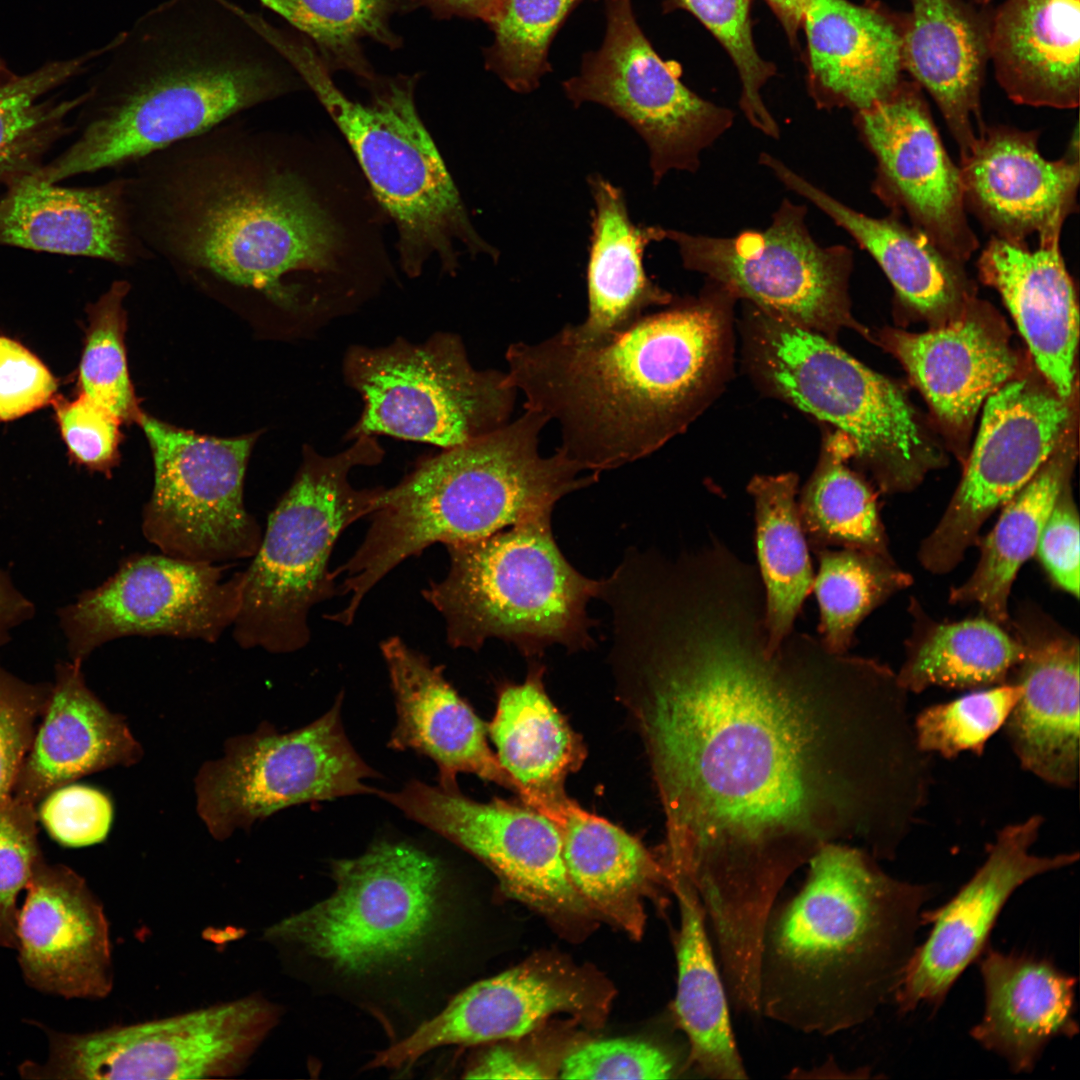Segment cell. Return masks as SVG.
I'll return each mask as SVG.
<instances>
[{
  "label": "cell",
  "mask_w": 1080,
  "mask_h": 1080,
  "mask_svg": "<svg viewBox=\"0 0 1080 1080\" xmlns=\"http://www.w3.org/2000/svg\"><path fill=\"white\" fill-rule=\"evenodd\" d=\"M764 610L754 567L715 562L657 583L613 623L618 697L665 815L661 863L727 936L759 933L827 844L894 858L931 778L896 673L806 633L770 650Z\"/></svg>",
  "instance_id": "cell-1"
},
{
  "label": "cell",
  "mask_w": 1080,
  "mask_h": 1080,
  "mask_svg": "<svg viewBox=\"0 0 1080 1080\" xmlns=\"http://www.w3.org/2000/svg\"><path fill=\"white\" fill-rule=\"evenodd\" d=\"M232 120L129 166L131 226L148 257L290 308L341 232L281 140Z\"/></svg>",
  "instance_id": "cell-2"
},
{
  "label": "cell",
  "mask_w": 1080,
  "mask_h": 1080,
  "mask_svg": "<svg viewBox=\"0 0 1080 1080\" xmlns=\"http://www.w3.org/2000/svg\"><path fill=\"white\" fill-rule=\"evenodd\" d=\"M111 41L80 135L39 179L128 167L291 90L288 61L231 0H164Z\"/></svg>",
  "instance_id": "cell-3"
},
{
  "label": "cell",
  "mask_w": 1080,
  "mask_h": 1080,
  "mask_svg": "<svg viewBox=\"0 0 1080 1080\" xmlns=\"http://www.w3.org/2000/svg\"><path fill=\"white\" fill-rule=\"evenodd\" d=\"M696 300L643 315L607 339L565 326L506 351L525 409L560 425L558 450L595 474L641 459L682 432L720 384L734 299L711 281Z\"/></svg>",
  "instance_id": "cell-4"
},
{
  "label": "cell",
  "mask_w": 1080,
  "mask_h": 1080,
  "mask_svg": "<svg viewBox=\"0 0 1080 1080\" xmlns=\"http://www.w3.org/2000/svg\"><path fill=\"white\" fill-rule=\"evenodd\" d=\"M800 890L774 905L759 964V1016L830 1036L893 999L933 888L892 877L865 849L823 846Z\"/></svg>",
  "instance_id": "cell-5"
},
{
  "label": "cell",
  "mask_w": 1080,
  "mask_h": 1080,
  "mask_svg": "<svg viewBox=\"0 0 1080 1080\" xmlns=\"http://www.w3.org/2000/svg\"><path fill=\"white\" fill-rule=\"evenodd\" d=\"M549 419L525 412L501 428L466 444L444 449L419 463L397 485L383 488L365 537L335 570L344 574L338 594L349 596L340 610L353 620L365 596L390 571L429 546L470 542L552 513L565 495L598 475L584 471L560 450L539 452Z\"/></svg>",
  "instance_id": "cell-6"
},
{
  "label": "cell",
  "mask_w": 1080,
  "mask_h": 1080,
  "mask_svg": "<svg viewBox=\"0 0 1080 1080\" xmlns=\"http://www.w3.org/2000/svg\"><path fill=\"white\" fill-rule=\"evenodd\" d=\"M552 513L490 536L446 545L447 574L422 590L443 617L452 648L477 651L488 639L513 644L524 656L558 644L592 646L587 605L602 580L578 572L559 549Z\"/></svg>",
  "instance_id": "cell-7"
},
{
  "label": "cell",
  "mask_w": 1080,
  "mask_h": 1080,
  "mask_svg": "<svg viewBox=\"0 0 1080 1080\" xmlns=\"http://www.w3.org/2000/svg\"><path fill=\"white\" fill-rule=\"evenodd\" d=\"M384 452L372 435L323 456L305 448L296 476L269 514L261 542L242 571L238 613L232 625L241 648L291 653L310 641L311 609L338 594L329 567L341 534L371 515L383 488L356 489L357 466L378 464Z\"/></svg>",
  "instance_id": "cell-8"
},
{
  "label": "cell",
  "mask_w": 1080,
  "mask_h": 1080,
  "mask_svg": "<svg viewBox=\"0 0 1080 1080\" xmlns=\"http://www.w3.org/2000/svg\"><path fill=\"white\" fill-rule=\"evenodd\" d=\"M278 48L312 89L352 147L371 187L399 234L401 262L409 275L437 255L457 265L456 241L472 254L498 251L474 229L459 192L414 104L412 89L393 84L370 105L347 98L318 55L288 36Z\"/></svg>",
  "instance_id": "cell-9"
},
{
  "label": "cell",
  "mask_w": 1080,
  "mask_h": 1080,
  "mask_svg": "<svg viewBox=\"0 0 1080 1080\" xmlns=\"http://www.w3.org/2000/svg\"><path fill=\"white\" fill-rule=\"evenodd\" d=\"M334 893L263 934L336 973L372 978L417 964L448 928L449 901L439 862L406 843L382 841L334 862Z\"/></svg>",
  "instance_id": "cell-10"
},
{
  "label": "cell",
  "mask_w": 1080,
  "mask_h": 1080,
  "mask_svg": "<svg viewBox=\"0 0 1080 1080\" xmlns=\"http://www.w3.org/2000/svg\"><path fill=\"white\" fill-rule=\"evenodd\" d=\"M753 368L770 390L839 429L853 454L887 489L919 480L927 457L902 391L832 341L756 309L749 336Z\"/></svg>",
  "instance_id": "cell-11"
},
{
  "label": "cell",
  "mask_w": 1080,
  "mask_h": 1080,
  "mask_svg": "<svg viewBox=\"0 0 1080 1080\" xmlns=\"http://www.w3.org/2000/svg\"><path fill=\"white\" fill-rule=\"evenodd\" d=\"M348 383L364 400L350 435L385 434L444 449L509 422L517 390L496 370H476L461 339L438 333L420 344L354 346L344 360Z\"/></svg>",
  "instance_id": "cell-12"
},
{
  "label": "cell",
  "mask_w": 1080,
  "mask_h": 1080,
  "mask_svg": "<svg viewBox=\"0 0 1080 1080\" xmlns=\"http://www.w3.org/2000/svg\"><path fill=\"white\" fill-rule=\"evenodd\" d=\"M260 994L174 1016L85 1033L43 1028L44 1062L24 1061V1079H205L243 1072L280 1020Z\"/></svg>",
  "instance_id": "cell-13"
},
{
  "label": "cell",
  "mask_w": 1080,
  "mask_h": 1080,
  "mask_svg": "<svg viewBox=\"0 0 1080 1080\" xmlns=\"http://www.w3.org/2000/svg\"><path fill=\"white\" fill-rule=\"evenodd\" d=\"M806 213L804 205L784 199L764 229L714 237L663 228L662 237L676 245L686 269L766 314L831 339L854 326L848 295L853 255L843 245H820Z\"/></svg>",
  "instance_id": "cell-14"
},
{
  "label": "cell",
  "mask_w": 1080,
  "mask_h": 1080,
  "mask_svg": "<svg viewBox=\"0 0 1080 1080\" xmlns=\"http://www.w3.org/2000/svg\"><path fill=\"white\" fill-rule=\"evenodd\" d=\"M341 701L339 695L321 718L289 733L263 723L232 737L220 758L202 765L195 778L196 807L215 839L292 805L377 793L364 783L376 772L345 735Z\"/></svg>",
  "instance_id": "cell-15"
},
{
  "label": "cell",
  "mask_w": 1080,
  "mask_h": 1080,
  "mask_svg": "<svg viewBox=\"0 0 1080 1080\" xmlns=\"http://www.w3.org/2000/svg\"><path fill=\"white\" fill-rule=\"evenodd\" d=\"M137 423L154 461L153 489L142 511L144 537L161 553L189 561L250 559L263 532L243 499L256 436L199 435L144 413Z\"/></svg>",
  "instance_id": "cell-16"
},
{
  "label": "cell",
  "mask_w": 1080,
  "mask_h": 1080,
  "mask_svg": "<svg viewBox=\"0 0 1080 1080\" xmlns=\"http://www.w3.org/2000/svg\"><path fill=\"white\" fill-rule=\"evenodd\" d=\"M601 47L585 55L580 73L563 83L575 106L593 102L625 120L649 151L653 184L672 170L695 172L700 155L733 123L731 110L688 89L640 29L631 0H607Z\"/></svg>",
  "instance_id": "cell-17"
},
{
  "label": "cell",
  "mask_w": 1080,
  "mask_h": 1080,
  "mask_svg": "<svg viewBox=\"0 0 1080 1080\" xmlns=\"http://www.w3.org/2000/svg\"><path fill=\"white\" fill-rule=\"evenodd\" d=\"M242 571L160 554H132L98 587L61 610L72 661L127 636L214 643L238 613Z\"/></svg>",
  "instance_id": "cell-18"
},
{
  "label": "cell",
  "mask_w": 1080,
  "mask_h": 1080,
  "mask_svg": "<svg viewBox=\"0 0 1080 1080\" xmlns=\"http://www.w3.org/2000/svg\"><path fill=\"white\" fill-rule=\"evenodd\" d=\"M377 794L407 817L484 862L503 891L558 922L593 914L570 882L556 824L531 807L479 803L459 791L418 780Z\"/></svg>",
  "instance_id": "cell-19"
},
{
  "label": "cell",
  "mask_w": 1080,
  "mask_h": 1080,
  "mask_svg": "<svg viewBox=\"0 0 1080 1080\" xmlns=\"http://www.w3.org/2000/svg\"><path fill=\"white\" fill-rule=\"evenodd\" d=\"M1068 420L1063 398L1025 380L1007 382L986 399L961 483L920 544L927 571L944 574L959 564L987 518L1048 461Z\"/></svg>",
  "instance_id": "cell-20"
},
{
  "label": "cell",
  "mask_w": 1080,
  "mask_h": 1080,
  "mask_svg": "<svg viewBox=\"0 0 1080 1080\" xmlns=\"http://www.w3.org/2000/svg\"><path fill=\"white\" fill-rule=\"evenodd\" d=\"M855 125L876 160L873 193L891 214L906 216L945 253L967 261L979 241L968 222L960 169L920 86L901 80L888 97L856 112Z\"/></svg>",
  "instance_id": "cell-21"
},
{
  "label": "cell",
  "mask_w": 1080,
  "mask_h": 1080,
  "mask_svg": "<svg viewBox=\"0 0 1080 1080\" xmlns=\"http://www.w3.org/2000/svg\"><path fill=\"white\" fill-rule=\"evenodd\" d=\"M1043 822L1041 815H1032L1003 827L988 846L981 866L958 892L942 906L921 912L923 926L932 928L914 948L896 986L893 1000L901 1013L920 1004L938 1007L987 948L1011 895L1027 881L1078 861V852L1032 853Z\"/></svg>",
  "instance_id": "cell-22"
},
{
  "label": "cell",
  "mask_w": 1080,
  "mask_h": 1080,
  "mask_svg": "<svg viewBox=\"0 0 1080 1080\" xmlns=\"http://www.w3.org/2000/svg\"><path fill=\"white\" fill-rule=\"evenodd\" d=\"M605 994L579 969L532 960L468 987L369 1066L399 1069L445 1045L519 1038L559 1013L594 1019L606 1007Z\"/></svg>",
  "instance_id": "cell-23"
},
{
  "label": "cell",
  "mask_w": 1080,
  "mask_h": 1080,
  "mask_svg": "<svg viewBox=\"0 0 1080 1080\" xmlns=\"http://www.w3.org/2000/svg\"><path fill=\"white\" fill-rule=\"evenodd\" d=\"M17 922L18 962L33 989L66 999H102L113 987L104 908L71 868L37 864Z\"/></svg>",
  "instance_id": "cell-24"
},
{
  "label": "cell",
  "mask_w": 1080,
  "mask_h": 1080,
  "mask_svg": "<svg viewBox=\"0 0 1080 1080\" xmlns=\"http://www.w3.org/2000/svg\"><path fill=\"white\" fill-rule=\"evenodd\" d=\"M1037 131L998 125L980 130L960 160L967 211L993 237L1019 245L1060 238L1066 219L1078 211L1079 157L1048 160Z\"/></svg>",
  "instance_id": "cell-25"
},
{
  "label": "cell",
  "mask_w": 1080,
  "mask_h": 1080,
  "mask_svg": "<svg viewBox=\"0 0 1080 1080\" xmlns=\"http://www.w3.org/2000/svg\"><path fill=\"white\" fill-rule=\"evenodd\" d=\"M1023 657L1012 681L1022 693L1004 728L1023 769L1072 788L1079 774V642L1036 608L1013 623Z\"/></svg>",
  "instance_id": "cell-26"
},
{
  "label": "cell",
  "mask_w": 1080,
  "mask_h": 1080,
  "mask_svg": "<svg viewBox=\"0 0 1080 1080\" xmlns=\"http://www.w3.org/2000/svg\"><path fill=\"white\" fill-rule=\"evenodd\" d=\"M35 175L0 196V244L85 256L117 265L148 258L131 226L126 178L61 187Z\"/></svg>",
  "instance_id": "cell-27"
},
{
  "label": "cell",
  "mask_w": 1080,
  "mask_h": 1080,
  "mask_svg": "<svg viewBox=\"0 0 1080 1080\" xmlns=\"http://www.w3.org/2000/svg\"><path fill=\"white\" fill-rule=\"evenodd\" d=\"M380 650L398 715L389 746L434 760L442 788H457L456 775L466 772L515 789L487 744L483 722L446 681L443 666H433L399 636L383 640Z\"/></svg>",
  "instance_id": "cell-28"
},
{
  "label": "cell",
  "mask_w": 1080,
  "mask_h": 1080,
  "mask_svg": "<svg viewBox=\"0 0 1080 1080\" xmlns=\"http://www.w3.org/2000/svg\"><path fill=\"white\" fill-rule=\"evenodd\" d=\"M977 268L1013 316L1033 359L1053 391L1069 398L1074 381L1078 309L1060 238L1036 249L991 236Z\"/></svg>",
  "instance_id": "cell-29"
},
{
  "label": "cell",
  "mask_w": 1080,
  "mask_h": 1080,
  "mask_svg": "<svg viewBox=\"0 0 1080 1080\" xmlns=\"http://www.w3.org/2000/svg\"><path fill=\"white\" fill-rule=\"evenodd\" d=\"M142 755L125 720L87 687L81 663L59 665L12 796L35 805L60 786Z\"/></svg>",
  "instance_id": "cell-30"
},
{
  "label": "cell",
  "mask_w": 1080,
  "mask_h": 1080,
  "mask_svg": "<svg viewBox=\"0 0 1080 1080\" xmlns=\"http://www.w3.org/2000/svg\"><path fill=\"white\" fill-rule=\"evenodd\" d=\"M802 25L810 87L819 106L856 113L888 97L902 80L903 24L883 9L810 0Z\"/></svg>",
  "instance_id": "cell-31"
},
{
  "label": "cell",
  "mask_w": 1080,
  "mask_h": 1080,
  "mask_svg": "<svg viewBox=\"0 0 1080 1080\" xmlns=\"http://www.w3.org/2000/svg\"><path fill=\"white\" fill-rule=\"evenodd\" d=\"M979 958L984 1012L970 1035L1014 1073H1029L1051 1040L1079 1032L1076 978L1030 954L987 947Z\"/></svg>",
  "instance_id": "cell-32"
},
{
  "label": "cell",
  "mask_w": 1080,
  "mask_h": 1080,
  "mask_svg": "<svg viewBox=\"0 0 1080 1080\" xmlns=\"http://www.w3.org/2000/svg\"><path fill=\"white\" fill-rule=\"evenodd\" d=\"M910 3L902 27V69L933 98L964 157L985 125L980 95L990 21L962 0Z\"/></svg>",
  "instance_id": "cell-33"
},
{
  "label": "cell",
  "mask_w": 1080,
  "mask_h": 1080,
  "mask_svg": "<svg viewBox=\"0 0 1080 1080\" xmlns=\"http://www.w3.org/2000/svg\"><path fill=\"white\" fill-rule=\"evenodd\" d=\"M989 57L1015 103L1077 107L1080 0H1006L990 21Z\"/></svg>",
  "instance_id": "cell-34"
},
{
  "label": "cell",
  "mask_w": 1080,
  "mask_h": 1080,
  "mask_svg": "<svg viewBox=\"0 0 1080 1080\" xmlns=\"http://www.w3.org/2000/svg\"><path fill=\"white\" fill-rule=\"evenodd\" d=\"M557 826L571 884L593 913L642 936L645 902L665 905L662 864L634 837L588 813L568 797L544 814Z\"/></svg>",
  "instance_id": "cell-35"
},
{
  "label": "cell",
  "mask_w": 1080,
  "mask_h": 1080,
  "mask_svg": "<svg viewBox=\"0 0 1080 1080\" xmlns=\"http://www.w3.org/2000/svg\"><path fill=\"white\" fill-rule=\"evenodd\" d=\"M759 161L866 250L905 304L923 314L941 316L963 303L967 294L964 263L941 250L919 229L894 214L875 218L852 209L769 153H761Z\"/></svg>",
  "instance_id": "cell-36"
},
{
  "label": "cell",
  "mask_w": 1080,
  "mask_h": 1080,
  "mask_svg": "<svg viewBox=\"0 0 1080 1080\" xmlns=\"http://www.w3.org/2000/svg\"><path fill=\"white\" fill-rule=\"evenodd\" d=\"M594 201L587 265L588 315L566 325L576 338L599 341L620 333L653 306L673 302V295L646 274V246L661 241V226L636 225L625 194L600 174L587 179Z\"/></svg>",
  "instance_id": "cell-37"
},
{
  "label": "cell",
  "mask_w": 1080,
  "mask_h": 1080,
  "mask_svg": "<svg viewBox=\"0 0 1080 1080\" xmlns=\"http://www.w3.org/2000/svg\"><path fill=\"white\" fill-rule=\"evenodd\" d=\"M955 320L924 333L895 332L891 345L938 416L964 427L1014 375L1017 357L980 317L966 313Z\"/></svg>",
  "instance_id": "cell-38"
},
{
  "label": "cell",
  "mask_w": 1080,
  "mask_h": 1080,
  "mask_svg": "<svg viewBox=\"0 0 1080 1080\" xmlns=\"http://www.w3.org/2000/svg\"><path fill=\"white\" fill-rule=\"evenodd\" d=\"M679 908L675 941L676 994L672 1006L690 1049L692 1069L710 1079L748 1078L730 1017L729 998L707 929L706 914L693 885L668 876Z\"/></svg>",
  "instance_id": "cell-39"
},
{
  "label": "cell",
  "mask_w": 1080,
  "mask_h": 1080,
  "mask_svg": "<svg viewBox=\"0 0 1080 1080\" xmlns=\"http://www.w3.org/2000/svg\"><path fill=\"white\" fill-rule=\"evenodd\" d=\"M543 668L521 684L505 685L488 727L497 759L527 805L545 814L567 796L565 777L584 759V748L547 696Z\"/></svg>",
  "instance_id": "cell-40"
},
{
  "label": "cell",
  "mask_w": 1080,
  "mask_h": 1080,
  "mask_svg": "<svg viewBox=\"0 0 1080 1080\" xmlns=\"http://www.w3.org/2000/svg\"><path fill=\"white\" fill-rule=\"evenodd\" d=\"M910 608L913 632L896 673L908 693L933 686L977 690L1003 684L1023 657L1020 641L989 618L938 623L918 606Z\"/></svg>",
  "instance_id": "cell-41"
},
{
  "label": "cell",
  "mask_w": 1080,
  "mask_h": 1080,
  "mask_svg": "<svg viewBox=\"0 0 1080 1080\" xmlns=\"http://www.w3.org/2000/svg\"><path fill=\"white\" fill-rule=\"evenodd\" d=\"M795 473L758 475L747 487L755 506L758 574L763 587L767 645L775 650L793 632L814 573L796 501Z\"/></svg>",
  "instance_id": "cell-42"
},
{
  "label": "cell",
  "mask_w": 1080,
  "mask_h": 1080,
  "mask_svg": "<svg viewBox=\"0 0 1080 1080\" xmlns=\"http://www.w3.org/2000/svg\"><path fill=\"white\" fill-rule=\"evenodd\" d=\"M111 42L80 56L49 61L0 84V183L8 186L34 175L52 146L70 131L67 119L87 99L48 97L77 77L110 48Z\"/></svg>",
  "instance_id": "cell-43"
},
{
  "label": "cell",
  "mask_w": 1080,
  "mask_h": 1080,
  "mask_svg": "<svg viewBox=\"0 0 1080 1080\" xmlns=\"http://www.w3.org/2000/svg\"><path fill=\"white\" fill-rule=\"evenodd\" d=\"M1067 462L1047 461L1007 503L981 543L971 576L950 592L952 603H976L998 624L1009 619V596L1024 562L1035 552L1054 503L1067 483Z\"/></svg>",
  "instance_id": "cell-44"
},
{
  "label": "cell",
  "mask_w": 1080,
  "mask_h": 1080,
  "mask_svg": "<svg viewBox=\"0 0 1080 1080\" xmlns=\"http://www.w3.org/2000/svg\"><path fill=\"white\" fill-rule=\"evenodd\" d=\"M846 439L840 433L826 440L797 502L808 545L813 551L841 547L891 558L876 499L845 464L853 454Z\"/></svg>",
  "instance_id": "cell-45"
},
{
  "label": "cell",
  "mask_w": 1080,
  "mask_h": 1080,
  "mask_svg": "<svg viewBox=\"0 0 1080 1080\" xmlns=\"http://www.w3.org/2000/svg\"><path fill=\"white\" fill-rule=\"evenodd\" d=\"M813 552L819 564L813 589L820 611V641L832 652L847 653L863 619L911 585L912 577L892 558L847 548Z\"/></svg>",
  "instance_id": "cell-46"
},
{
  "label": "cell",
  "mask_w": 1080,
  "mask_h": 1080,
  "mask_svg": "<svg viewBox=\"0 0 1080 1080\" xmlns=\"http://www.w3.org/2000/svg\"><path fill=\"white\" fill-rule=\"evenodd\" d=\"M129 290L127 281H115L88 306L79 381L82 394L109 409L122 422H137L142 412L130 381L124 347L123 301Z\"/></svg>",
  "instance_id": "cell-47"
},
{
  "label": "cell",
  "mask_w": 1080,
  "mask_h": 1080,
  "mask_svg": "<svg viewBox=\"0 0 1080 1080\" xmlns=\"http://www.w3.org/2000/svg\"><path fill=\"white\" fill-rule=\"evenodd\" d=\"M582 0H501L491 24L493 69L513 91L529 93L550 70V44L561 24Z\"/></svg>",
  "instance_id": "cell-48"
},
{
  "label": "cell",
  "mask_w": 1080,
  "mask_h": 1080,
  "mask_svg": "<svg viewBox=\"0 0 1080 1080\" xmlns=\"http://www.w3.org/2000/svg\"><path fill=\"white\" fill-rule=\"evenodd\" d=\"M1021 693V685L1010 680L926 707L912 722L918 748L947 759L964 752L982 754L988 740L1004 727Z\"/></svg>",
  "instance_id": "cell-49"
},
{
  "label": "cell",
  "mask_w": 1080,
  "mask_h": 1080,
  "mask_svg": "<svg viewBox=\"0 0 1080 1080\" xmlns=\"http://www.w3.org/2000/svg\"><path fill=\"white\" fill-rule=\"evenodd\" d=\"M698 18L727 50L738 70L742 94L740 107L749 123L774 139L780 128L762 99L761 90L774 74L754 45L749 0H672Z\"/></svg>",
  "instance_id": "cell-50"
},
{
  "label": "cell",
  "mask_w": 1080,
  "mask_h": 1080,
  "mask_svg": "<svg viewBox=\"0 0 1080 1080\" xmlns=\"http://www.w3.org/2000/svg\"><path fill=\"white\" fill-rule=\"evenodd\" d=\"M397 0H259L305 33L323 51L351 58L360 39L386 31V19Z\"/></svg>",
  "instance_id": "cell-51"
},
{
  "label": "cell",
  "mask_w": 1080,
  "mask_h": 1080,
  "mask_svg": "<svg viewBox=\"0 0 1080 1080\" xmlns=\"http://www.w3.org/2000/svg\"><path fill=\"white\" fill-rule=\"evenodd\" d=\"M35 805L11 797L0 807V947L17 948L18 897L43 859Z\"/></svg>",
  "instance_id": "cell-52"
},
{
  "label": "cell",
  "mask_w": 1080,
  "mask_h": 1080,
  "mask_svg": "<svg viewBox=\"0 0 1080 1080\" xmlns=\"http://www.w3.org/2000/svg\"><path fill=\"white\" fill-rule=\"evenodd\" d=\"M691 1068L674 1053L657 1045L630 1039L590 1042L566 1056L559 1070L563 1079H669ZM692 1069V1068H691Z\"/></svg>",
  "instance_id": "cell-53"
},
{
  "label": "cell",
  "mask_w": 1080,
  "mask_h": 1080,
  "mask_svg": "<svg viewBox=\"0 0 1080 1080\" xmlns=\"http://www.w3.org/2000/svg\"><path fill=\"white\" fill-rule=\"evenodd\" d=\"M51 685H32L0 667V807L14 787Z\"/></svg>",
  "instance_id": "cell-54"
},
{
  "label": "cell",
  "mask_w": 1080,
  "mask_h": 1080,
  "mask_svg": "<svg viewBox=\"0 0 1080 1080\" xmlns=\"http://www.w3.org/2000/svg\"><path fill=\"white\" fill-rule=\"evenodd\" d=\"M62 436L73 458L86 468L110 474L119 460L121 420L84 394L53 399Z\"/></svg>",
  "instance_id": "cell-55"
},
{
  "label": "cell",
  "mask_w": 1080,
  "mask_h": 1080,
  "mask_svg": "<svg viewBox=\"0 0 1080 1080\" xmlns=\"http://www.w3.org/2000/svg\"><path fill=\"white\" fill-rule=\"evenodd\" d=\"M39 816L54 840L67 847H83L106 838L113 806L102 791L69 783L43 798Z\"/></svg>",
  "instance_id": "cell-56"
},
{
  "label": "cell",
  "mask_w": 1080,
  "mask_h": 1080,
  "mask_svg": "<svg viewBox=\"0 0 1080 1080\" xmlns=\"http://www.w3.org/2000/svg\"><path fill=\"white\" fill-rule=\"evenodd\" d=\"M57 384L47 367L18 342L0 336V420L9 421L53 401Z\"/></svg>",
  "instance_id": "cell-57"
},
{
  "label": "cell",
  "mask_w": 1080,
  "mask_h": 1080,
  "mask_svg": "<svg viewBox=\"0 0 1080 1080\" xmlns=\"http://www.w3.org/2000/svg\"><path fill=\"white\" fill-rule=\"evenodd\" d=\"M1079 515L1067 483L1042 529L1036 552L1053 581L1079 597Z\"/></svg>",
  "instance_id": "cell-58"
},
{
  "label": "cell",
  "mask_w": 1080,
  "mask_h": 1080,
  "mask_svg": "<svg viewBox=\"0 0 1080 1080\" xmlns=\"http://www.w3.org/2000/svg\"><path fill=\"white\" fill-rule=\"evenodd\" d=\"M547 1070L536 1062L507 1048L487 1051L466 1072L465 1078L481 1079H543Z\"/></svg>",
  "instance_id": "cell-59"
},
{
  "label": "cell",
  "mask_w": 1080,
  "mask_h": 1080,
  "mask_svg": "<svg viewBox=\"0 0 1080 1080\" xmlns=\"http://www.w3.org/2000/svg\"><path fill=\"white\" fill-rule=\"evenodd\" d=\"M32 604L19 593L8 576L0 571V646L10 631L32 615Z\"/></svg>",
  "instance_id": "cell-60"
},
{
  "label": "cell",
  "mask_w": 1080,
  "mask_h": 1080,
  "mask_svg": "<svg viewBox=\"0 0 1080 1080\" xmlns=\"http://www.w3.org/2000/svg\"><path fill=\"white\" fill-rule=\"evenodd\" d=\"M464 15L481 18L490 24L496 19L501 0H436Z\"/></svg>",
  "instance_id": "cell-61"
},
{
  "label": "cell",
  "mask_w": 1080,
  "mask_h": 1080,
  "mask_svg": "<svg viewBox=\"0 0 1080 1080\" xmlns=\"http://www.w3.org/2000/svg\"><path fill=\"white\" fill-rule=\"evenodd\" d=\"M792 37L802 25L803 15L810 0H765Z\"/></svg>",
  "instance_id": "cell-62"
},
{
  "label": "cell",
  "mask_w": 1080,
  "mask_h": 1080,
  "mask_svg": "<svg viewBox=\"0 0 1080 1080\" xmlns=\"http://www.w3.org/2000/svg\"><path fill=\"white\" fill-rule=\"evenodd\" d=\"M16 74L8 67L7 63L0 56V84L11 79Z\"/></svg>",
  "instance_id": "cell-63"
},
{
  "label": "cell",
  "mask_w": 1080,
  "mask_h": 1080,
  "mask_svg": "<svg viewBox=\"0 0 1080 1080\" xmlns=\"http://www.w3.org/2000/svg\"><path fill=\"white\" fill-rule=\"evenodd\" d=\"M975 1H976L977 3H979V4H987V3H989V2L991 1V0H975Z\"/></svg>",
  "instance_id": "cell-64"
}]
</instances>
